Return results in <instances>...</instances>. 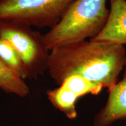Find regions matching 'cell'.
<instances>
[{"mask_svg": "<svg viewBox=\"0 0 126 126\" xmlns=\"http://www.w3.org/2000/svg\"><path fill=\"white\" fill-rule=\"evenodd\" d=\"M50 51L47 70L58 85L79 75L109 90L117 82L126 62L124 46L110 42L85 40Z\"/></svg>", "mask_w": 126, "mask_h": 126, "instance_id": "1", "label": "cell"}, {"mask_svg": "<svg viewBox=\"0 0 126 126\" xmlns=\"http://www.w3.org/2000/svg\"><path fill=\"white\" fill-rule=\"evenodd\" d=\"M106 3V0H75L59 22L43 34L47 49L96 37L109 18Z\"/></svg>", "mask_w": 126, "mask_h": 126, "instance_id": "2", "label": "cell"}, {"mask_svg": "<svg viewBox=\"0 0 126 126\" xmlns=\"http://www.w3.org/2000/svg\"><path fill=\"white\" fill-rule=\"evenodd\" d=\"M0 38L8 41L18 52L28 78H35L47 70L50 51L39 32L23 23L0 19Z\"/></svg>", "mask_w": 126, "mask_h": 126, "instance_id": "3", "label": "cell"}, {"mask_svg": "<svg viewBox=\"0 0 126 126\" xmlns=\"http://www.w3.org/2000/svg\"><path fill=\"white\" fill-rule=\"evenodd\" d=\"M75 0H0V19L37 28L59 22Z\"/></svg>", "mask_w": 126, "mask_h": 126, "instance_id": "4", "label": "cell"}, {"mask_svg": "<svg viewBox=\"0 0 126 126\" xmlns=\"http://www.w3.org/2000/svg\"><path fill=\"white\" fill-rule=\"evenodd\" d=\"M123 78L109 91L105 107L96 116L94 126H110L118 120L126 119V62Z\"/></svg>", "mask_w": 126, "mask_h": 126, "instance_id": "5", "label": "cell"}, {"mask_svg": "<svg viewBox=\"0 0 126 126\" xmlns=\"http://www.w3.org/2000/svg\"><path fill=\"white\" fill-rule=\"evenodd\" d=\"M110 9L105 27L94 38L96 42L126 44V0H110Z\"/></svg>", "mask_w": 126, "mask_h": 126, "instance_id": "6", "label": "cell"}, {"mask_svg": "<svg viewBox=\"0 0 126 126\" xmlns=\"http://www.w3.org/2000/svg\"><path fill=\"white\" fill-rule=\"evenodd\" d=\"M47 95L53 106L69 119L77 117L76 102L79 97L74 92L61 85L59 88L47 91Z\"/></svg>", "mask_w": 126, "mask_h": 126, "instance_id": "7", "label": "cell"}, {"mask_svg": "<svg viewBox=\"0 0 126 126\" xmlns=\"http://www.w3.org/2000/svg\"><path fill=\"white\" fill-rule=\"evenodd\" d=\"M0 59L6 67L20 78H28L22 60L15 48L7 40L0 38Z\"/></svg>", "mask_w": 126, "mask_h": 126, "instance_id": "8", "label": "cell"}, {"mask_svg": "<svg viewBox=\"0 0 126 126\" xmlns=\"http://www.w3.org/2000/svg\"><path fill=\"white\" fill-rule=\"evenodd\" d=\"M0 88L8 94L20 97L26 96L29 92L24 80L11 71L0 59Z\"/></svg>", "mask_w": 126, "mask_h": 126, "instance_id": "9", "label": "cell"}, {"mask_svg": "<svg viewBox=\"0 0 126 126\" xmlns=\"http://www.w3.org/2000/svg\"><path fill=\"white\" fill-rule=\"evenodd\" d=\"M65 86L81 97L88 94H97L103 89V86L96 84L79 75L68 77L60 85Z\"/></svg>", "mask_w": 126, "mask_h": 126, "instance_id": "10", "label": "cell"}]
</instances>
